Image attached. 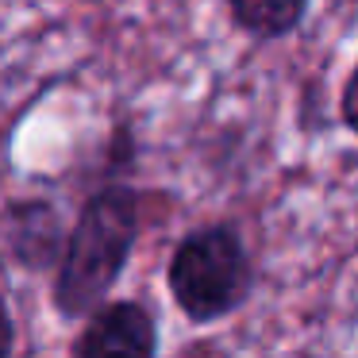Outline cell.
Wrapping results in <instances>:
<instances>
[{
  "mask_svg": "<svg viewBox=\"0 0 358 358\" xmlns=\"http://www.w3.org/2000/svg\"><path fill=\"white\" fill-rule=\"evenodd\" d=\"M73 358H158V324L147 304L108 301L85 316Z\"/></svg>",
  "mask_w": 358,
  "mask_h": 358,
  "instance_id": "3",
  "label": "cell"
},
{
  "mask_svg": "<svg viewBox=\"0 0 358 358\" xmlns=\"http://www.w3.org/2000/svg\"><path fill=\"white\" fill-rule=\"evenodd\" d=\"M227 8L243 31L258 39H281L293 27H301L308 0H227Z\"/></svg>",
  "mask_w": 358,
  "mask_h": 358,
  "instance_id": "5",
  "label": "cell"
},
{
  "mask_svg": "<svg viewBox=\"0 0 358 358\" xmlns=\"http://www.w3.org/2000/svg\"><path fill=\"white\" fill-rule=\"evenodd\" d=\"M166 285L185 320L216 324L247 304L255 289V266L243 235L231 224H208L189 231L173 247Z\"/></svg>",
  "mask_w": 358,
  "mask_h": 358,
  "instance_id": "2",
  "label": "cell"
},
{
  "mask_svg": "<svg viewBox=\"0 0 358 358\" xmlns=\"http://www.w3.org/2000/svg\"><path fill=\"white\" fill-rule=\"evenodd\" d=\"M139 239V193L108 185L81 208L66 250L55 266V308L66 320H85L116 289L127 258Z\"/></svg>",
  "mask_w": 358,
  "mask_h": 358,
  "instance_id": "1",
  "label": "cell"
},
{
  "mask_svg": "<svg viewBox=\"0 0 358 358\" xmlns=\"http://www.w3.org/2000/svg\"><path fill=\"white\" fill-rule=\"evenodd\" d=\"M339 116H343V124H347L350 131L358 135V66L350 70L347 85H343V96H339Z\"/></svg>",
  "mask_w": 358,
  "mask_h": 358,
  "instance_id": "6",
  "label": "cell"
},
{
  "mask_svg": "<svg viewBox=\"0 0 358 358\" xmlns=\"http://www.w3.org/2000/svg\"><path fill=\"white\" fill-rule=\"evenodd\" d=\"M8 247L24 262V270H47L58 266L66 250L58 212L47 201H27L8 212Z\"/></svg>",
  "mask_w": 358,
  "mask_h": 358,
  "instance_id": "4",
  "label": "cell"
},
{
  "mask_svg": "<svg viewBox=\"0 0 358 358\" xmlns=\"http://www.w3.org/2000/svg\"><path fill=\"white\" fill-rule=\"evenodd\" d=\"M12 350H16V324H12L8 301L0 296V358H12Z\"/></svg>",
  "mask_w": 358,
  "mask_h": 358,
  "instance_id": "7",
  "label": "cell"
}]
</instances>
